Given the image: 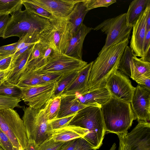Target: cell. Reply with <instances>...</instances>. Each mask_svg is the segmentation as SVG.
<instances>
[{
    "label": "cell",
    "instance_id": "cell-13",
    "mask_svg": "<svg viewBox=\"0 0 150 150\" xmlns=\"http://www.w3.org/2000/svg\"><path fill=\"white\" fill-rule=\"evenodd\" d=\"M131 107L138 121L150 120V91L139 85L135 87L131 101Z\"/></svg>",
    "mask_w": 150,
    "mask_h": 150
},
{
    "label": "cell",
    "instance_id": "cell-24",
    "mask_svg": "<svg viewBox=\"0 0 150 150\" xmlns=\"http://www.w3.org/2000/svg\"><path fill=\"white\" fill-rule=\"evenodd\" d=\"M149 4L150 0H134L131 2L126 13L127 25L132 27Z\"/></svg>",
    "mask_w": 150,
    "mask_h": 150
},
{
    "label": "cell",
    "instance_id": "cell-44",
    "mask_svg": "<svg viewBox=\"0 0 150 150\" xmlns=\"http://www.w3.org/2000/svg\"><path fill=\"white\" fill-rule=\"evenodd\" d=\"M136 81L139 85L150 91V75L143 76Z\"/></svg>",
    "mask_w": 150,
    "mask_h": 150
},
{
    "label": "cell",
    "instance_id": "cell-12",
    "mask_svg": "<svg viewBox=\"0 0 150 150\" xmlns=\"http://www.w3.org/2000/svg\"><path fill=\"white\" fill-rule=\"evenodd\" d=\"M105 86L112 97L130 103L135 88L128 77L118 70L108 78Z\"/></svg>",
    "mask_w": 150,
    "mask_h": 150
},
{
    "label": "cell",
    "instance_id": "cell-10",
    "mask_svg": "<svg viewBox=\"0 0 150 150\" xmlns=\"http://www.w3.org/2000/svg\"><path fill=\"white\" fill-rule=\"evenodd\" d=\"M87 62L69 56L64 53H55L43 65L33 70L37 73L57 72L63 75L79 71Z\"/></svg>",
    "mask_w": 150,
    "mask_h": 150
},
{
    "label": "cell",
    "instance_id": "cell-6",
    "mask_svg": "<svg viewBox=\"0 0 150 150\" xmlns=\"http://www.w3.org/2000/svg\"><path fill=\"white\" fill-rule=\"evenodd\" d=\"M48 27L38 36L39 43L52 48L55 53H64L72 33L67 18L50 20Z\"/></svg>",
    "mask_w": 150,
    "mask_h": 150
},
{
    "label": "cell",
    "instance_id": "cell-4",
    "mask_svg": "<svg viewBox=\"0 0 150 150\" xmlns=\"http://www.w3.org/2000/svg\"><path fill=\"white\" fill-rule=\"evenodd\" d=\"M4 38L17 36L19 38L28 33L38 35L49 25V20L27 11H16L11 14Z\"/></svg>",
    "mask_w": 150,
    "mask_h": 150
},
{
    "label": "cell",
    "instance_id": "cell-50",
    "mask_svg": "<svg viewBox=\"0 0 150 150\" xmlns=\"http://www.w3.org/2000/svg\"><path fill=\"white\" fill-rule=\"evenodd\" d=\"M116 145L115 143H114L112 145V146L109 150H115L116 148Z\"/></svg>",
    "mask_w": 150,
    "mask_h": 150
},
{
    "label": "cell",
    "instance_id": "cell-20",
    "mask_svg": "<svg viewBox=\"0 0 150 150\" xmlns=\"http://www.w3.org/2000/svg\"><path fill=\"white\" fill-rule=\"evenodd\" d=\"M93 63L90 62L79 71L76 78L62 95L82 94L87 92L89 75Z\"/></svg>",
    "mask_w": 150,
    "mask_h": 150
},
{
    "label": "cell",
    "instance_id": "cell-21",
    "mask_svg": "<svg viewBox=\"0 0 150 150\" xmlns=\"http://www.w3.org/2000/svg\"><path fill=\"white\" fill-rule=\"evenodd\" d=\"M35 44L32 45L19 56L12 69L9 71L6 72L4 80L6 81L13 85H16L17 84L25 69Z\"/></svg>",
    "mask_w": 150,
    "mask_h": 150
},
{
    "label": "cell",
    "instance_id": "cell-35",
    "mask_svg": "<svg viewBox=\"0 0 150 150\" xmlns=\"http://www.w3.org/2000/svg\"><path fill=\"white\" fill-rule=\"evenodd\" d=\"M21 100L17 98L0 95V109L20 108L19 103Z\"/></svg>",
    "mask_w": 150,
    "mask_h": 150
},
{
    "label": "cell",
    "instance_id": "cell-11",
    "mask_svg": "<svg viewBox=\"0 0 150 150\" xmlns=\"http://www.w3.org/2000/svg\"><path fill=\"white\" fill-rule=\"evenodd\" d=\"M56 85L57 82H53L30 86L18 87L21 92V99L27 102L29 107L39 109L43 108L53 97Z\"/></svg>",
    "mask_w": 150,
    "mask_h": 150
},
{
    "label": "cell",
    "instance_id": "cell-46",
    "mask_svg": "<svg viewBox=\"0 0 150 150\" xmlns=\"http://www.w3.org/2000/svg\"><path fill=\"white\" fill-rule=\"evenodd\" d=\"M78 139L66 142L60 150H75L76 148Z\"/></svg>",
    "mask_w": 150,
    "mask_h": 150
},
{
    "label": "cell",
    "instance_id": "cell-48",
    "mask_svg": "<svg viewBox=\"0 0 150 150\" xmlns=\"http://www.w3.org/2000/svg\"><path fill=\"white\" fill-rule=\"evenodd\" d=\"M150 29V11L148 13L146 20V31Z\"/></svg>",
    "mask_w": 150,
    "mask_h": 150
},
{
    "label": "cell",
    "instance_id": "cell-29",
    "mask_svg": "<svg viewBox=\"0 0 150 150\" xmlns=\"http://www.w3.org/2000/svg\"><path fill=\"white\" fill-rule=\"evenodd\" d=\"M79 71L63 75L57 82L56 87L52 97L61 96L64 90L76 78Z\"/></svg>",
    "mask_w": 150,
    "mask_h": 150
},
{
    "label": "cell",
    "instance_id": "cell-34",
    "mask_svg": "<svg viewBox=\"0 0 150 150\" xmlns=\"http://www.w3.org/2000/svg\"><path fill=\"white\" fill-rule=\"evenodd\" d=\"M77 112L66 116L57 118L49 121V123L52 130L61 128L68 125Z\"/></svg>",
    "mask_w": 150,
    "mask_h": 150
},
{
    "label": "cell",
    "instance_id": "cell-41",
    "mask_svg": "<svg viewBox=\"0 0 150 150\" xmlns=\"http://www.w3.org/2000/svg\"><path fill=\"white\" fill-rule=\"evenodd\" d=\"M11 19L8 14L0 15V37L4 38L7 26Z\"/></svg>",
    "mask_w": 150,
    "mask_h": 150
},
{
    "label": "cell",
    "instance_id": "cell-3",
    "mask_svg": "<svg viewBox=\"0 0 150 150\" xmlns=\"http://www.w3.org/2000/svg\"><path fill=\"white\" fill-rule=\"evenodd\" d=\"M101 106L89 105L78 111L69 125L79 126L88 130L83 138L93 150L102 146L106 131L102 117Z\"/></svg>",
    "mask_w": 150,
    "mask_h": 150
},
{
    "label": "cell",
    "instance_id": "cell-38",
    "mask_svg": "<svg viewBox=\"0 0 150 150\" xmlns=\"http://www.w3.org/2000/svg\"><path fill=\"white\" fill-rule=\"evenodd\" d=\"M38 74L43 83L57 82L63 75L57 72H48Z\"/></svg>",
    "mask_w": 150,
    "mask_h": 150
},
{
    "label": "cell",
    "instance_id": "cell-14",
    "mask_svg": "<svg viewBox=\"0 0 150 150\" xmlns=\"http://www.w3.org/2000/svg\"><path fill=\"white\" fill-rule=\"evenodd\" d=\"M81 0H29L42 8L55 18H66Z\"/></svg>",
    "mask_w": 150,
    "mask_h": 150
},
{
    "label": "cell",
    "instance_id": "cell-16",
    "mask_svg": "<svg viewBox=\"0 0 150 150\" xmlns=\"http://www.w3.org/2000/svg\"><path fill=\"white\" fill-rule=\"evenodd\" d=\"M93 29L82 24L77 31L72 34L64 54L77 59L82 60L83 43L86 37Z\"/></svg>",
    "mask_w": 150,
    "mask_h": 150
},
{
    "label": "cell",
    "instance_id": "cell-43",
    "mask_svg": "<svg viewBox=\"0 0 150 150\" xmlns=\"http://www.w3.org/2000/svg\"><path fill=\"white\" fill-rule=\"evenodd\" d=\"M13 56H9L0 60V71H7L8 70Z\"/></svg>",
    "mask_w": 150,
    "mask_h": 150
},
{
    "label": "cell",
    "instance_id": "cell-1",
    "mask_svg": "<svg viewBox=\"0 0 150 150\" xmlns=\"http://www.w3.org/2000/svg\"><path fill=\"white\" fill-rule=\"evenodd\" d=\"M129 42V39H126L100 51L98 57L93 61L87 92L105 86L108 78L118 70L120 58Z\"/></svg>",
    "mask_w": 150,
    "mask_h": 150
},
{
    "label": "cell",
    "instance_id": "cell-18",
    "mask_svg": "<svg viewBox=\"0 0 150 150\" xmlns=\"http://www.w3.org/2000/svg\"><path fill=\"white\" fill-rule=\"evenodd\" d=\"M87 129L79 126L69 125L52 130L50 139L56 142H66L83 138L88 133Z\"/></svg>",
    "mask_w": 150,
    "mask_h": 150
},
{
    "label": "cell",
    "instance_id": "cell-28",
    "mask_svg": "<svg viewBox=\"0 0 150 150\" xmlns=\"http://www.w3.org/2000/svg\"><path fill=\"white\" fill-rule=\"evenodd\" d=\"M61 100V96L52 97L44 106L43 108L49 121L57 118Z\"/></svg>",
    "mask_w": 150,
    "mask_h": 150
},
{
    "label": "cell",
    "instance_id": "cell-27",
    "mask_svg": "<svg viewBox=\"0 0 150 150\" xmlns=\"http://www.w3.org/2000/svg\"><path fill=\"white\" fill-rule=\"evenodd\" d=\"M134 59V67L131 79L136 81L143 76L150 75V62L143 61L135 55Z\"/></svg>",
    "mask_w": 150,
    "mask_h": 150
},
{
    "label": "cell",
    "instance_id": "cell-8",
    "mask_svg": "<svg viewBox=\"0 0 150 150\" xmlns=\"http://www.w3.org/2000/svg\"><path fill=\"white\" fill-rule=\"evenodd\" d=\"M93 28L94 30H100L106 35L105 44L101 50H103L126 39H130L132 27L127 25L125 13L106 19Z\"/></svg>",
    "mask_w": 150,
    "mask_h": 150
},
{
    "label": "cell",
    "instance_id": "cell-22",
    "mask_svg": "<svg viewBox=\"0 0 150 150\" xmlns=\"http://www.w3.org/2000/svg\"><path fill=\"white\" fill-rule=\"evenodd\" d=\"M57 118H60L78 112L88 106L82 103L74 94L62 95Z\"/></svg>",
    "mask_w": 150,
    "mask_h": 150
},
{
    "label": "cell",
    "instance_id": "cell-5",
    "mask_svg": "<svg viewBox=\"0 0 150 150\" xmlns=\"http://www.w3.org/2000/svg\"><path fill=\"white\" fill-rule=\"evenodd\" d=\"M22 117L28 140L35 141L39 146L50 139L52 129L43 108L36 109L23 107Z\"/></svg>",
    "mask_w": 150,
    "mask_h": 150
},
{
    "label": "cell",
    "instance_id": "cell-45",
    "mask_svg": "<svg viewBox=\"0 0 150 150\" xmlns=\"http://www.w3.org/2000/svg\"><path fill=\"white\" fill-rule=\"evenodd\" d=\"M150 29H149L146 31L145 38L144 42L143 47V54L142 56L150 50Z\"/></svg>",
    "mask_w": 150,
    "mask_h": 150
},
{
    "label": "cell",
    "instance_id": "cell-25",
    "mask_svg": "<svg viewBox=\"0 0 150 150\" xmlns=\"http://www.w3.org/2000/svg\"><path fill=\"white\" fill-rule=\"evenodd\" d=\"M134 56L131 49L127 46L120 58L118 68V70L131 78L134 67Z\"/></svg>",
    "mask_w": 150,
    "mask_h": 150
},
{
    "label": "cell",
    "instance_id": "cell-49",
    "mask_svg": "<svg viewBox=\"0 0 150 150\" xmlns=\"http://www.w3.org/2000/svg\"><path fill=\"white\" fill-rule=\"evenodd\" d=\"M6 71H0V85L3 82L5 74Z\"/></svg>",
    "mask_w": 150,
    "mask_h": 150
},
{
    "label": "cell",
    "instance_id": "cell-36",
    "mask_svg": "<svg viewBox=\"0 0 150 150\" xmlns=\"http://www.w3.org/2000/svg\"><path fill=\"white\" fill-rule=\"evenodd\" d=\"M116 1V0H86L87 11L100 7L107 8Z\"/></svg>",
    "mask_w": 150,
    "mask_h": 150
},
{
    "label": "cell",
    "instance_id": "cell-33",
    "mask_svg": "<svg viewBox=\"0 0 150 150\" xmlns=\"http://www.w3.org/2000/svg\"><path fill=\"white\" fill-rule=\"evenodd\" d=\"M38 36V35L28 33L23 35L18 41L16 52L25 47L39 42Z\"/></svg>",
    "mask_w": 150,
    "mask_h": 150
},
{
    "label": "cell",
    "instance_id": "cell-37",
    "mask_svg": "<svg viewBox=\"0 0 150 150\" xmlns=\"http://www.w3.org/2000/svg\"><path fill=\"white\" fill-rule=\"evenodd\" d=\"M66 142H56L50 138L38 146V150H60Z\"/></svg>",
    "mask_w": 150,
    "mask_h": 150
},
{
    "label": "cell",
    "instance_id": "cell-42",
    "mask_svg": "<svg viewBox=\"0 0 150 150\" xmlns=\"http://www.w3.org/2000/svg\"><path fill=\"white\" fill-rule=\"evenodd\" d=\"M93 150L89 143L83 138L78 139L76 148L75 150Z\"/></svg>",
    "mask_w": 150,
    "mask_h": 150
},
{
    "label": "cell",
    "instance_id": "cell-23",
    "mask_svg": "<svg viewBox=\"0 0 150 150\" xmlns=\"http://www.w3.org/2000/svg\"><path fill=\"white\" fill-rule=\"evenodd\" d=\"M88 12L86 0H81L75 4L71 12L67 17L70 24L72 34L75 33L83 23L84 17Z\"/></svg>",
    "mask_w": 150,
    "mask_h": 150
},
{
    "label": "cell",
    "instance_id": "cell-19",
    "mask_svg": "<svg viewBox=\"0 0 150 150\" xmlns=\"http://www.w3.org/2000/svg\"><path fill=\"white\" fill-rule=\"evenodd\" d=\"M78 100L84 105L101 107L112 97L105 86L95 89L82 94H74Z\"/></svg>",
    "mask_w": 150,
    "mask_h": 150
},
{
    "label": "cell",
    "instance_id": "cell-15",
    "mask_svg": "<svg viewBox=\"0 0 150 150\" xmlns=\"http://www.w3.org/2000/svg\"><path fill=\"white\" fill-rule=\"evenodd\" d=\"M149 11L150 4L147 6L132 27L129 47L137 57H141L143 55V45L146 32V20Z\"/></svg>",
    "mask_w": 150,
    "mask_h": 150
},
{
    "label": "cell",
    "instance_id": "cell-47",
    "mask_svg": "<svg viewBox=\"0 0 150 150\" xmlns=\"http://www.w3.org/2000/svg\"><path fill=\"white\" fill-rule=\"evenodd\" d=\"M38 146L33 140H28L26 146L23 150H38Z\"/></svg>",
    "mask_w": 150,
    "mask_h": 150
},
{
    "label": "cell",
    "instance_id": "cell-31",
    "mask_svg": "<svg viewBox=\"0 0 150 150\" xmlns=\"http://www.w3.org/2000/svg\"><path fill=\"white\" fill-rule=\"evenodd\" d=\"M0 95L21 100V92L18 87L4 80L0 85Z\"/></svg>",
    "mask_w": 150,
    "mask_h": 150
},
{
    "label": "cell",
    "instance_id": "cell-9",
    "mask_svg": "<svg viewBox=\"0 0 150 150\" xmlns=\"http://www.w3.org/2000/svg\"><path fill=\"white\" fill-rule=\"evenodd\" d=\"M119 150H150V123L139 121L129 132L117 135Z\"/></svg>",
    "mask_w": 150,
    "mask_h": 150
},
{
    "label": "cell",
    "instance_id": "cell-26",
    "mask_svg": "<svg viewBox=\"0 0 150 150\" xmlns=\"http://www.w3.org/2000/svg\"><path fill=\"white\" fill-rule=\"evenodd\" d=\"M42 83H44L39 74L33 70H30L23 73L17 84L15 85L22 87L35 86Z\"/></svg>",
    "mask_w": 150,
    "mask_h": 150
},
{
    "label": "cell",
    "instance_id": "cell-40",
    "mask_svg": "<svg viewBox=\"0 0 150 150\" xmlns=\"http://www.w3.org/2000/svg\"><path fill=\"white\" fill-rule=\"evenodd\" d=\"M0 144L5 150H19L13 146L8 137L0 128Z\"/></svg>",
    "mask_w": 150,
    "mask_h": 150
},
{
    "label": "cell",
    "instance_id": "cell-30",
    "mask_svg": "<svg viewBox=\"0 0 150 150\" xmlns=\"http://www.w3.org/2000/svg\"><path fill=\"white\" fill-rule=\"evenodd\" d=\"M23 5L21 0H0V15L11 14L22 10Z\"/></svg>",
    "mask_w": 150,
    "mask_h": 150
},
{
    "label": "cell",
    "instance_id": "cell-52",
    "mask_svg": "<svg viewBox=\"0 0 150 150\" xmlns=\"http://www.w3.org/2000/svg\"><path fill=\"white\" fill-rule=\"evenodd\" d=\"M0 150H5L0 144Z\"/></svg>",
    "mask_w": 150,
    "mask_h": 150
},
{
    "label": "cell",
    "instance_id": "cell-2",
    "mask_svg": "<svg viewBox=\"0 0 150 150\" xmlns=\"http://www.w3.org/2000/svg\"><path fill=\"white\" fill-rule=\"evenodd\" d=\"M101 110L106 132L117 135L127 133L136 120L130 103L112 97L101 106Z\"/></svg>",
    "mask_w": 150,
    "mask_h": 150
},
{
    "label": "cell",
    "instance_id": "cell-7",
    "mask_svg": "<svg viewBox=\"0 0 150 150\" xmlns=\"http://www.w3.org/2000/svg\"><path fill=\"white\" fill-rule=\"evenodd\" d=\"M0 128L15 147L23 150L26 146L28 139L23 120L13 109H0Z\"/></svg>",
    "mask_w": 150,
    "mask_h": 150
},
{
    "label": "cell",
    "instance_id": "cell-17",
    "mask_svg": "<svg viewBox=\"0 0 150 150\" xmlns=\"http://www.w3.org/2000/svg\"><path fill=\"white\" fill-rule=\"evenodd\" d=\"M54 53L53 50L47 46L39 42L35 44L23 73L41 67Z\"/></svg>",
    "mask_w": 150,
    "mask_h": 150
},
{
    "label": "cell",
    "instance_id": "cell-32",
    "mask_svg": "<svg viewBox=\"0 0 150 150\" xmlns=\"http://www.w3.org/2000/svg\"><path fill=\"white\" fill-rule=\"evenodd\" d=\"M25 10L40 16L51 20L55 18L48 11L42 8L31 2L29 0H21Z\"/></svg>",
    "mask_w": 150,
    "mask_h": 150
},
{
    "label": "cell",
    "instance_id": "cell-51",
    "mask_svg": "<svg viewBox=\"0 0 150 150\" xmlns=\"http://www.w3.org/2000/svg\"><path fill=\"white\" fill-rule=\"evenodd\" d=\"M11 56V55H9V56H2L0 55V60H1V59H4V58H5L6 57H7L9 56Z\"/></svg>",
    "mask_w": 150,
    "mask_h": 150
},
{
    "label": "cell",
    "instance_id": "cell-39",
    "mask_svg": "<svg viewBox=\"0 0 150 150\" xmlns=\"http://www.w3.org/2000/svg\"><path fill=\"white\" fill-rule=\"evenodd\" d=\"M18 42L12 44L0 47V55H13L16 52Z\"/></svg>",
    "mask_w": 150,
    "mask_h": 150
}]
</instances>
